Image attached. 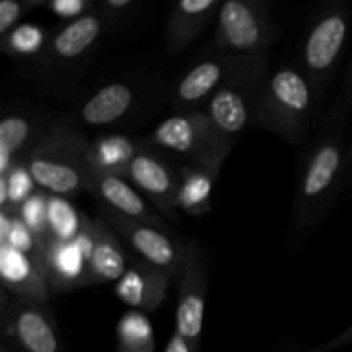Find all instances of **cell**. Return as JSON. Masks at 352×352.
Here are the masks:
<instances>
[{
	"label": "cell",
	"instance_id": "6da1fadb",
	"mask_svg": "<svg viewBox=\"0 0 352 352\" xmlns=\"http://www.w3.org/2000/svg\"><path fill=\"white\" fill-rule=\"evenodd\" d=\"M89 140L74 122L57 120L41 131L23 164L45 192L69 198L89 191L93 168L89 165Z\"/></svg>",
	"mask_w": 352,
	"mask_h": 352
},
{
	"label": "cell",
	"instance_id": "7a4b0ae2",
	"mask_svg": "<svg viewBox=\"0 0 352 352\" xmlns=\"http://www.w3.org/2000/svg\"><path fill=\"white\" fill-rule=\"evenodd\" d=\"M347 165L344 140L329 129L309 148L302 162L291 212V237L302 241L323 220L339 191Z\"/></svg>",
	"mask_w": 352,
	"mask_h": 352
},
{
	"label": "cell",
	"instance_id": "3957f363",
	"mask_svg": "<svg viewBox=\"0 0 352 352\" xmlns=\"http://www.w3.org/2000/svg\"><path fill=\"white\" fill-rule=\"evenodd\" d=\"M315 98V89L301 69L280 65L268 74L254 126L298 146L308 134Z\"/></svg>",
	"mask_w": 352,
	"mask_h": 352
},
{
	"label": "cell",
	"instance_id": "277c9868",
	"mask_svg": "<svg viewBox=\"0 0 352 352\" xmlns=\"http://www.w3.org/2000/svg\"><path fill=\"white\" fill-rule=\"evenodd\" d=\"M268 54L243 57L232 74L203 110L213 126L229 140H236L243 131L254 126L265 82L270 74Z\"/></svg>",
	"mask_w": 352,
	"mask_h": 352
},
{
	"label": "cell",
	"instance_id": "5b68a950",
	"mask_svg": "<svg viewBox=\"0 0 352 352\" xmlns=\"http://www.w3.org/2000/svg\"><path fill=\"white\" fill-rule=\"evenodd\" d=\"M143 141L151 148L179 155L186 164H223L234 148V141L213 126L205 110L174 113Z\"/></svg>",
	"mask_w": 352,
	"mask_h": 352
},
{
	"label": "cell",
	"instance_id": "8992f818",
	"mask_svg": "<svg viewBox=\"0 0 352 352\" xmlns=\"http://www.w3.org/2000/svg\"><path fill=\"white\" fill-rule=\"evenodd\" d=\"M351 14L344 3H329L313 16L301 47V71L322 96L342 55Z\"/></svg>",
	"mask_w": 352,
	"mask_h": 352
},
{
	"label": "cell",
	"instance_id": "52a82bcc",
	"mask_svg": "<svg viewBox=\"0 0 352 352\" xmlns=\"http://www.w3.org/2000/svg\"><path fill=\"white\" fill-rule=\"evenodd\" d=\"M274 41V24L267 6L256 0H227L215 19V45L236 57L267 54Z\"/></svg>",
	"mask_w": 352,
	"mask_h": 352
},
{
	"label": "cell",
	"instance_id": "ba28073f",
	"mask_svg": "<svg viewBox=\"0 0 352 352\" xmlns=\"http://www.w3.org/2000/svg\"><path fill=\"white\" fill-rule=\"evenodd\" d=\"M98 217L134 251L138 260L177 277L184 261L186 244H179L168 230L153 223L127 219L105 206H100Z\"/></svg>",
	"mask_w": 352,
	"mask_h": 352
},
{
	"label": "cell",
	"instance_id": "9c48e42d",
	"mask_svg": "<svg viewBox=\"0 0 352 352\" xmlns=\"http://www.w3.org/2000/svg\"><path fill=\"white\" fill-rule=\"evenodd\" d=\"M177 280L179 302L177 311H175V332L188 342L189 349L199 352L203 322H205L208 275H206L201 246L196 239L186 244L184 261H182Z\"/></svg>",
	"mask_w": 352,
	"mask_h": 352
},
{
	"label": "cell",
	"instance_id": "30bf717a",
	"mask_svg": "<svg viewBox=\"0 0 352 352\" xmlns=\"http://www.w3.org/2000/svg\"><path fill=\"white\" fill-rule=\"evenodd\" d=\"M2 330L23 352H60V336L48 306L31 305L2 289Z\"/></svg>",
	"mask_w": 352,
	"mask_h": 352
},
{
	"label": "cell",
	"instance_id": "8fae6325",
	"mask_svg": "<svg viewBox=\"0 0 352 352\" xmlns=\"http://www.w3.org/2000/svg\"><path fill=\"white\" fill-rule=\"evenodd\" d=\"M126 179L165 220L177 222V192L181 174L172 167L167 158L144 143L143 150L131 162Z\"/></svg>",
	"mask_w": 352,
	"mask_h": 352
},
{
	"label": "cell",
	"instance_id": "7c38bea8",
	"mask_svg": "<svg viewBox=\"0 0 352 352\" xmlns=\"http://www.w3.org/2000/svg\"><path fill=\"white\" fill-rule=\"evenodd\" d=\"M241 58L243 57L219 50L217 54L196 60L172 88L170 102L174 109L179 112H191L201 110L199 107L203 105L206 107L220 86L239 65Z\"/></svg>",
	"mask_w": 352,
	"mask_h": 352
},
{
	"label": "cell",
	"instance_id": "4fadbf2b",
	"mask_svg": "<svg viewBox=\"0 0 352 352\" xmlns=\"http://www.w3.org/2000/svg\"><path fill=\"white\" fill-rule=\"evenodd\" d=\"M0 278L2 289L19 301L48 306L52 289L47 272L30 254L0 244Z\"/></svg>",
	"mask_w": 352,
	"mask_h": 352
},
{
	"label": "cell",
	"instance_id": "5bb4252c",
	"mask_svg": "<svg viewBox=\"0 0 352 352\" xmlns=\"http://www.w3.org/2000/svg\"><path fill=\"white\" fill-rule=\"evenodd\" d=\"M91 222H85L81 232L69 243H50L47 246L45 270L52 292L81 289L91 253Z\"/></svg>",
	"mask_w": 352,
	"mask_h": 352
},
{
	"label": "cell",
	"instance_id": "9a60e30c",
	"mask_svg": "<svg viewBox=\"0 0 352 352\" xmlns=\"http://www.w3.org/2000/svg\"><path fill=\"white\" fill-rule=\"evenodd\" d=\"M107 28L109 24L96 9L81 19L65 23L52 34L40 60L64 67L81 62L96 47Z\"/></svg>",
	"mask_w": 352,
	"mask_h": 352
},
{
	"label": "cell",
	"instance_id": "2e32d148",
	"mask_svg": "<svg viewBox=\"0 0 352 352\" xmlns=\"http://www.w3.org/2000/svg\"><path fill=\"white\" fill-rule=\"evenodd\" d=\"M88 192L100 199V205L119 213V215L153 223L160 229L168 230L167 220L126 177L105 174V172H93Z\"/></svg>",
	"mask_w": 352,
	"mask_h": 352
},
{
	"label": "cell",
	"instance_id": "e0dca14e",
	"mask_svg": "<svg viewBox=\"0 0 352 352\" xmlns=\"http://www.w3.org/2000/svg\"><path fill=\"white\" fill-rule=\"evenodd\" d=\"M172 275L155 268L138 258H131L126 274L117 280L116 296L134 311L144 315L160 308L167 298Z\"/></svg>",
	"mask_w": 352,
	"mask_h": 352
},
{
	"label": "cell",
	"instance_id": "ac0fdd59",
	"mask_svg": "<svg viewBox=\"0 0 352 352\" xmlns=\"http://www.w3.org/2000/svg\"><path fill=\"white\" fill-rule=\"evenodd\" d=\"M91 253L88 258L82 287L120 280L131 261L122 241L100 217L91 219Z\"/></svg>",
	"mask_w": 352,
	"mask_h": 352
},
{
	"label": "cell",
	"instance_id": "d6986e66",
	"mask_svg": "<svg viewBox=\"0 0 352 352\" xmlns=\"http://www.w3.org/2000/svg\"><path fill=\"white\" fill-rule=\"evenodd\" d=\"M220 6L219 0H181L172 6L165 24V41L172 54H181L191 47L217 19Z\"/></svg>",
	"mask_w": 352,
	"mask_h": 352
},
{
	"label": "cell",
	"instance_id": "ffe728a7",
	"mask_svg": "<svg viewBox=\"0 0 352 352\" xmlns=\"http://www.w3.org/2000/svg\"><path fill=\"white\" fill-rule=\"evenodd\" d=\"M136 102V91L126 81H112L96 89L79 107V119L86 126L105 127L122 120Z\"/></svg>",
	"mask_w": 352,
	"mask_h": 352
},
{
	"label": "cell",
	"instance_id": "44dd1931",
	"mask_svg": "<svg viewBox=\"0 0 352 352\" xmlns=\"http://www.w3.org/2000/svg\"><path fill=\"white\" fill-rule=\"evenodd\" d=\"M223 164H186L179 168L181 182L177 208L189 217H203L212 210V192Z\"/></svg>",
	"mask_w": 352,
	"mask_h": 352
},
{
	"label": "cell",
	"instance_id": "7402d4cb",
	"mask_svg": "<svg viewBox=\"0 0 352 352\" xmlns=\"http://www.w3.org/2000/svg\"><path fill=\"white\" fill-rule=\"evenodd\" d=\"M144 141H136L129 136L107 134L89 141V165L93 172L126 177L133 158L143 150Z\"/></svg>",
	"mask_w": 352,
	"mask_h": 352
},
{
	"label": "cell",
	"instance_id": "603a6c76",
	"mask_svg": "<svg viewBox=\"0 0 352 352\" xmlns=\"http://www.w3.org/2000/svg\"><path fill=\"white\" fill-rule=\"evenodd\" d=\"M34 143V122L21 112L6 113L0 120V175L7 174Z\"/></svg>",
	"mask_w": 352,
	"mask_h": 352
},
{
	"label": "cell",
	"instance_id": "cb8c5ba5",
	"mask_svg": "<svg viewBox=\"0 0 352 352\" xmlns=\"http://www.w3.org/2000/svg\"><path fill=\"white\" fill-rule=\"evenodd\" d=\"M117 352H155V333L150 318L144 313L129 311L117 323Z\"/></svg>",
	"mask_w": 352,
	"mask_h": 352
},
{
	"label": "cell",
	"instance_id": "d4e9b609",
	"mask_svg": "<svg viewBox=\"0 0 352 352\" xmlns=\"http://www.w3.org/2000/svg\"><path fill=\"white\" fill-rule=\"evenodd\" d=\"M0 244H9L16 250L30 254L45 268L47 250L41 244V241L31 232L30 227L23 222L17 212L0 210Z\"/></svg>",
	"mask_w": 352,
	"mask_h": 352
},
{
	"label": "cell",
	"instance_id": "484cf974",
	"mask_svg": "<svg viewBox=\"0 0 352 352\" xmlns=\"http://www.w3.org/2000/svg\"><path fill=\"white\" fill-rule=\"evenodd\" d=\"M85 215L78 212L67 198L48 196V244L69 243L81 232Z\"/></svg>",
	"mask_w": 352,
	"mask_h": 352
},
{
	"label": "cell",
	"instance_id": "4316f807",
	"mask_svg": "<svg viewBox=\"0 0 352 352\" xmlns=\"http://www.w3.org/2000/svg\"><path fill=\"white\" fill-rule=\"evenodd\" d=\"M50 41V34L43 26L23 23L2 38V50L14 58H40Z\"/></svg>",
	"mask_w": 352,
	"mask_h": 352
},
{
	"label": "cell",
	"instance_id": "83f0119b",
	"mask_svg": "<svg viewBox=\"0 0 352 352\" xmlns=\"http://www.w3.org/2000/svg\"><path fill=\"white\" fill-rule=\"evenodd\" d=\"M38 189L26 165L17 162L7 174L0 175V210L17 212Z\"/></svg>",
	"mask_w": 352,
	"mask_h": 352
},
{
	"label": "cell",
	"instance_id": "f1b7e54d",
	"mask_svg": "<svg viewBox=\"0 0 352 352\" xmlns=\"http://www.w3.org/2000/svg\"><path fill=\"white\" fill-rule=\"evenodd\" d=\"M48 192L38 189L19 210V217L23 222L31 229V232L41 241L47 250L48 246Z\"/></svg>",
	"mask_w": 352,
	"mask_h": 352
},
{
	"label": "cell",
	"instance_id": "f546056e",
	"mask_svg": "<svg viewBox=\"0 0 352 352\" xmlns=\"http://www.w3.org/2000/svg\"><path fill=\"white\" fill-rule=\"evenodd\" d=\"M38 7H43L58 19L71 23V21L81 19L91 14L96 9V2L93 0H38Z\"/></svg>",
	"mask_w": 352,
	"mask_h": 352
},
{
	"label": "cell",
	"instance_id": "4dcf8cb0",
	"mask_svg": "<svg viewBox=\"0 0 352 352\" xmlns=\"http://www.w3.org/2000/svg\"><path fill=\"white\" fill-rule=\"evenodd\" d=\"M38 0H2L0 2V38L9 34L28 10L36 9Z\"/></svg>",
	"mask_w": 352,
	"mask_h": 352
},
{
	"label": "cell",
	"instance_id": "1f68e13d",
	"mask_svg": "<svg viewBox=\"0 0 352 352\" xmlns=\"http://www.w3.org/2000/svg\"><path fill=\"white\" fill-rule=\"evenodd\" d=\"M138 2L134 0H100L96 2V12L105 19L109 26L120 24L134 16Z\"/></svg>",
	"mask_w": 352,
	"mask_h": 352
},
{
	"label": "cell",
	"instance_id": "d6a6232c",
	"mask_svg": "<svg viewBox=\"0 0 352 352\" xmlns=\"http://www.w3.org/2000/svg\"><path fill=\"white\" fill-rule=\"evenodd\" d=\"M349 344H352V325L347 327L346 330H342L339 336H336L332 340H329V342L320 344L318 347H313V352L337 351V349H342V347L349 346Z\"/></svg>",
	"mask_w": 352,
	"mask_h": 352
},
{
	"label": "cell",
	"instance_id": "836d02e7",
	"mask_svg": "<svg viewBox=\"0 0 352 352\" xmlns=\"http://www.w3.org/2000/svg\"><path fill=\"white\" fill-rule=\"evenodd\" d=\"M165 352H192V351L189 349L188 342H186L177 332H174L172 333L170 340H168L167 347H165Z\"/></svg>",
	"mask_w": 352,
	"mask_h": 352
},
{
	"label": "cell",
	"instance_id": "e575fe53",
	"mask_svg": "<svg viewBox=\"0 0 352 352\" xmlns=\"http://www.w3.org/2000/svg\"><path fill=\"white\" fill-rule=\"evenodd\" d=\"M344 100H346L347 107H352V60L347 69L346 81H344Z\"/></svg>",
	"mask_w": 352,
	"mask_h": 352
},
{
	"label": "cell",
	"instance_id": "d590c367",
	"mask_svg": "<svg viewBox=\"0 0 352 352\" xmlns=\"http://www.w3.org/2000/svg\"><path fill=\"white\" fill-rule=\"evenodd\" d=\"M0 352H10L9 346H7L6 342H2V346H0Z\"/></svg>",
	"mask_w": 352,
	"mask_h": 352
},
{
	"label": "cell",
	"instance_id": "8d00e7d4",
	"mask_svg": "<svg viewBox=\"0 0 352 352\" xmlns=\"http://www.w3.org/2000/svg\"><path fill=\"white\" fill-rule=\"evenodd\" d=\"M347 165H352V144H351L349 153H347Z\"/></svg>",
	"mask_w": 352,
	"mask_h": 352
},
{
	"label": "cell",
	"instance_id": "74e56055",
	"mask_svg": "<svg viewBox=\"0 0 352 352\" xmlns=\"http://www.w3.org/2000/svg\"><path fill=\"white\" fill-rule=\"evenodd\" d=\"M306 352H313V349H309V351H306Z\"/></svg>",
	"mask_w": 352,
	"mask_h": 352
}]
</instances>
